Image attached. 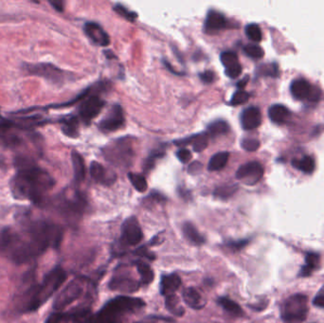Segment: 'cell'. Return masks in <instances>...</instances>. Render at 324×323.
<instances>
[{
  "label": "cell",
  "mask_w": 324,
  "mask_h": 323,
  "mask_svg": "<svg viewBox=\"0 0 324 323\" xmlns=\"http://www.w3.org/2000/svg\"><path fill=\"white\" fill-rule=\"evenodd\" d=\"M50 248V235L34 221H28L20 230L5 228L0 232V252L16 264L32 262Z\"/></svg>",
  "instance_id": "1"
},
{
  "label": "cell",
  "mask_w": 324,
  "mask_h": 323,
  "mask_svg": "<svg viewBox=\"0 0 324 323\" xmlns=\"http://www.w3.org/2000/svg\"><path fill=\"white\" fill-rule=\"evenodd\" d=\"M16 163L18 170L10 184L14 198L38 206L45 204L48 192L55 185L54 178L26 156L16 158Z\"/></svg>",
  "instance_id": "2"
},
{
  "label": "cell",
  "mask_w": 324,
  "mask_h": 323,
  "mask_svg": "<svg viewBox=\"0 0 324 323\" xmlns=\"http://www.w3.org/2000/svg\"><path fill=\"white\" fill-rule=\"evenodd\" d=\"M66 280V272L61 266H56L50 270L40 284H34L28 289L24 296L25 300L22 306V312L32 313L37 311L57 292Z\"/></svg>",
  "instance_id": "3"
},
{
  "label": "cell",
  "mask_w": 324,
  "mask_h": 323,
  "mask_svg": "<svg viewBox=\"0 0 324 323\" xmlns=\"http://www.w3.org/2000/svg\"><path fill=\"white\" fill-rule=\"evenodd\" d=\"M308 298L302 294L289 296L280 308L282 318L286 323H302L308 314Z\"/></svg>",
  "instance_id": "4"
},
{
  "label": "cell",
  "mask_w": 324,
  "mask_h": 323,
  "mask_svg": "<svg viewBox=\"0 0 324 323\" xmlns=\"http://www.w3.org/2000/svg\"><path fill=\"white\" fill-rule=\"evenodd\" d=\"M23 68L28 74L44 78L52 84H62L66 79V73L52 64H25Z\"/></svg>",
  "instance_id": "5"
},
{
  "label": "cell",
  "mask_w": 324,
  "mask_h": 323,
  "mask_svg": "<svg viewBox=\"0 0 324 323\" xmlns=\"http://www.w3.org/2000/svg\"><path fill=\"white\" fill-rule=\"evenodd\" d=\"M106 158L108 162L116 165H129L133 158V149L131 144H128L126 140H117L116 144L108 145L104 151Z\"/></svg>",
  "instance_id": "6"
},
{
  "label": "cell",
  "mask_w": 324,
  "mask_h": 323,
  "mask_svg": "<svg viewBox=\"0 0 324 323\" xmlns=\"http://www.w3.org/2000/svg\"><path fill=\"white\" fill-rule=\"evenodd\" d=\"M84 280L82 278H75L70 282L66 288H64L62 292L57 296L54 300V307L60 311L73 302L78 300L82 295L84 290Z\"/></svg>",
  "instance_id": "7"
},
{
  "label": "cell",
  "mask_w": 324,
  "mask_h": 323,
  "mask_svg": "<svg viewBox=\"0 0 324 323\" xmlns=\"http://www.w3.org/2000/svg\"><path fill=\"white\" fill-rule=\"evenodd\" d=\"M144 232L135 216L127 218L122 226V239L126 244L135 246L142 242Z\"/></svg>",
  "instance_id": "8"
},
{
  "label": "cell",
  "mask_w": 324,
  "mask_h": 323,
  "mask_svg": "<svg viewBox=\"0 0 324 323\" xmlns=\"http://www.w3.org/2000/svg\"><path fill=\"white\" fill-rule=\"evenodd\" d=\"M264 172L261 163L248 162L242 165L236 172V178L246 185H254L262 180Z\"/></svg>",
  "instance_id": "9"
},
{
  "label": "cell",
  "mask_w": 324,
  "mask_h": 323,
  "mask_svg": "<svg viewBox=\"0 0 324 323\" xmlns=\"http://www.w3.org/2000/svg\"><path fill=\"white\" fill-rule=\"evenodd\" d=\"M86 206V200L80 194H76L72 198L66 196L59 198L57 208L64 216H80Z\"/></svg>",
  "instance_id": "10"
},
{
  "label": "cell",
  "mask_w": 324,
  "mask_h": 323,
  "mask_svg": "<svg viewBox=\"0 0 324 323\" xmlns=\"http://www.w3.org/2000/svg\"><path fill=\"white\" fill-rule=\"evenodd\" d=\"M124 124V116L122 108L120 106H114L108 112V115L100 120L99 127L102 131L114 132L122 127Z\"/></svg>",
  "instance_id": "11"
},
{
  "label": "cell",
  "mask_w": 324,
  "mask_h": 323,
  "mask_svg": "<svg viewBox=\"0 0 324 323\" xmlns=\"http://www.w3.org/2000/svg\"><path fill=\"white\" fill-rule=\"evenodd\" d=\"M104 106V102L98 96H91L82 102L79 114L84 122H90L97 117Z\"/></svg>",
  "instance_id": "12"
},
{
  "label": "cell",
  "mask_w": 324,
  "mask_h": 323,
  "mask_svg": "<svg viewBox=\"0 0 324 323\" xmlns=\"http://www.w3.org/2000/svg\"><path fill=\"white\" fill-rule=\"evenodd\" d=\"M262 114L260 109L255 106L246 108L241 115V124L244 130H253L261 126Z\"/></svg>",
  "instance_id": "13"
},
{
  "label": "cell",
  "mask_w": 324,
  "mask_h": 323,
  "mask_svg": "<svg viewBox=\"0 0 324 323\" xmlns=\"http://www.w3.org/2000/svg\"><path fill=\"white\" fill-rule=\"evenodd\" d=\"M84 32L94 43L98 45L106 46L110 43V39L108 34L97 23L94 22L86 23L84 25Z\"/></svg>",
  "instance_id": "14"
},
{
  "label": "cell",
  "mask_w": 324,
  "mask_h": 323,
  "mask_svg": "<svg viewBox=\"0 0 324 323\" xmlns=\"http://www.w3.org/2000/svg\"><path fill=\"white\" fill-rule=\"evenodd\" d=\"M109 288L112 290L133 293L138 289L140 286L134 278L124 275H118L111 280V282H109Z\"/></svg>",
  "instance_id": "15"
},
{
  "label": "cell",
  "mask_w": 324,
  "mask_h": 323,
  "mask_svg": "<svg viewBox=\"0 0 324 323\" xmlns=\"http://www.w3.org/2000/svg\"><path fill=\"white\" fill-rule=\"evenodd\" d=\"M226 25H228L226 19L224 16V14H222L221 12L214 10L208 12L207 18L205 21V30L208 34L221 30L225 28Z\"/></svg>",
  "instance_id": "16"
},
{
  "label": "cell",
  "mask_w": 324,
  "mask_h": 323,
  "mask_svg": "<svg viewBox=\"0 0 324 323\" xmlns=\"http://www.w3.org/2000/svg\"><path fill=\"white\" fill-rule=\"evenodd\" d=\"M290 90L294 98L298 100H306L311 98L314 91L310 82L306 81V79H297L292 82L290 86Z\"/></svg>",
  "instance_id": "17"
},
{
  "label": "cell",
  "mask_w": 324,
  "mask_h": 323,
  "mask_svg": "<svg viewBox=\"0 0 324 323\" xmlns=\"http://www.w3.org/2000/svg\"><path fill=\"white\" fill-rule=\"evenodd\" d=\"M181 286V278L178 274H169L162 276L160 282V293L165 296L174 295Z\"/></svg>",
  "instance_id": "18"
},
{
  "label": "cell",
  "mask_w": 324,
  "mask_h": 323,
  "mask_svg": "<svg viewBox=\"0 0 324 323\" xmlns=\"http://www.w3.org/2000/svg\"><path fill=\"white\" fill-rule=\"evenodd\" d=\"M182 296L185 304L192 309H201L205 306L203 298L196 288H186L182 293Z\"/></svg>",
  "instance_id": "19"
},
{
  "label": "cell",
  "mask_w": 324,
  "mask_h": 323,
  "mask_svg": "<svg viewBox=\"0 0 324 323\" xmlns=\"http://www.w3.org/2000/svg\"><path fill=\"white\" fill-rule=\"evenodd\" d=\"M270 118L276 124H284L288 122L291 116L290 111L282 104H274L268 110Z\"/></svg>",
  "instance_id": "20"
},
{
  "label": "cell",
  "mask_w": 324,
  "mask_h": 323,
  "mask_svg": "<svg viewBox=\"0 0 324 323\" xmlns=\"http://www.w3.org/2000/svg\"><path fill=\"white\" fill-rule=\"evenodd\" d=\"M182 232L185 236V238L189 241V242L196 244V246H201L206 242V239L203 235L198 232V228H196V226L190 223V222H186L183 224L182 228Z\"/></svg>",
  "instance_id": "21"
},
{
  "label": "cell",
  "mask_w": 324,
  "mask_h": 323,
  "mask_svg": "<svg viewBox=\"0 0 324 323\" xmlns=\"http://www.w3.org/2000/svg\"><path fill=\"white\" fill-rule=\"evenodd\" d=\"M90 174L93 180L104 184L113 183V181L115 180L114 178H111L110 176H108V170L102 164H100L99 162H94L91 163Z\"/></svg>",
  "instance_id": "22"
},
{
  "label": "cell",
  "mask_w": 324,
  "mask_h": 323,
  "mask_svg": "<svg viewBox=\"0 0 324 323\" xmlns=\"http://www.w3.org/2000/svg\"><path fill=\"white\" fill-rule=\"evenodd\" d=\"M176 145H188L192 144L194 151L196 153L203 152L208 147V136L206 134H200V135L192 136H190L187 140H182L176 142Z\"/></svg>",
  "instance_id": "23"
},
{
  "label": "cell",
  "mask_w": 324,
  "mask_h": 323,
  "mask_svg": "<svg viewBox=\"0 0 324 323\" xmlns=\"http://www.w3.org/2000/svg\"><path fill=\"white\" fill-rule=\"evenodd\" d=\"M72 165L74 170V178L77 183H80L86 178V164L81 154L77 152H72Z\"/></svg>",
  "instance_id": "24"
},
{
  "label": "cell",
  "mask_w": 324,
  "mask_h": 323,
  "mask_svg": "<svg viewBox=\"0 0 324 323\" xmlns=\"http://www.w3.org/2000/svg\"><path fill=\"white\" fill-rule=\"evenodd\" d=\"M306 262V264L302 266V268L300 270V276L302 277L310 276L318 268L320 262V254L315 253V252L307 253Z\"/></svg>",
  "instance_id": "25"
},
{
  "label": "cell",
  "mask_w": 324,
  "mask_h": 323,
  "mask_svg": "<svg viewBox=\"0 0 324 323\" xmlns=\"http://www.w3.org/2000/svg\"><path fill=\"white\" fill-rule=\"evenodd\" d=\"M136 270L140 273V284L144 286H148L150 284L154 278V273L152 268L142 260H138L136 262Z\"/></svg>",
  "instance_id": "26"
},
{
  "label": "cell",
  "mask_w": 324,
  "mask_h": 323,
  "mask_svg": "<svg viewBox=\"0 0 324 323\" xmlns=\"http://www.w3.org/2000/svg\"><path fill=\"white\" fill-rule=\"evenodd\" d=\"M230 158V153L228 152H219L216 154L208 162V169L212 172L216 170H220L224 169L228 162Z\"/></svg>",
  "instance_id": "27"
},
{
  "label": "cell",
  "mask_w": 324,
  "mask_h": 323,
  "mask_svg": "<svg viewBox=\"0 0 324 323\" xmlns=\"http://www.w3.org/2000/svg\"><path fill=\"white\" fill-rule=\"evenodd\" d=\"M218 304L222 306V308L228 314H232L235 316H243L244 312L241 306L226 296H220L218 298Z\"/></svg>",
  "instance_id": "28"
},
{
  "label": "cell",
  "mask_w": 324,
  "mask_h": 323,
  "mask_svg": "<svg viewBox=\"0 0 324 323\" xmlns=\"http://www.w3.org/2000/svg\"><path fill=\"white\" fill-rule=\"evenodd\" d=\"M293 166L306 174H312L316 168V163L312 156H306L300 160H293Z\"/></svg>",
  "instance_id": "29"
},
{
  "label": "cell",
  "mask_w": 324,
  "mask_h": 323,
  "mask_svg": "<svg viewBox=\"0 0 324 323\" xmlns=\"http://www.w3.org/2000/svg\"><path fill=\"white\" fill-rule=\"evenodd\" d=\"M78 128H79V122L77 118L68 117L63 120L62 130L66 135L75 138L78 135Z\"/></svg>",
  "instance_id": "30"
},
{
  "label": "cell",
  "mask_w": 324,
  "mask_h": 323,
  "mask_svg": "<svg viewBox=\"0 0 324 323\" xmlns=\"http://www.w3.org/2000/svg\"><path fill=\"white\" fill-rule=\"evenodd\" d=\"M230 131V126L225 120H216L208 126V132L212 136L225 135Z\"/></svg>",
  "instance_id": "31"
},
{
  "label": "cell",
  "mask_w": 324,
  "mask_h": 323,
  "mask_svg": "<svg viewBox=\"0 0 324 323\" xmlns=\"http://www.w3.org/2000/svg\"><path fill=\"white\" fill-rule=\"evenodd\" d=\"M165 306L172 314H176V316H182L184 314V309L180 304V298L176 295L166 296Z\"/></svg>",
  "instance_id": "32"
},
{
  "label": "cell",
  "mask_w": 324,
  "mask_h": 323,
  "mask_svg": "<svg viewBox=\"0 0 324 323\" xmlns=\"http://www.w3.org/2000/svg\"><path fill=\"white\" fill-rule=\"evenodd\" d=\"M128 178L130 180L131 184L134 186V188L140 192H144L148 188V184H147L146 178L142 174L129 172L128 174Z\"/></svg>",
  "instance_id": "33"
},
{
  "label": "cell",
  "mask_w": 324,
  "mask_h": 323,
  "mask_svg": "<svg viewBox=\"0 0 324 323\" xmlns=\"http://www.w3.org/2000/svg\"><path fill=\"white\" fill-rule=\"evenodd\" d=\"M220 60H221V63L223 64V66H225L226 68H232L235 64H239L238 56L234 52H222L221 56H220Z\"/></svg>",
  "instance_id": "34"
},
{
  "label": "cell",
  "mask_w": 324,
  "mask_h": 323,
  "mask_svg": "<svg viewBox=\"0 0 324 323\" xmlns=\"http://www.w3.org/2000/svg\"><path fill=\"white\" fill-rule=\"evenodd\" d=\"M237 187L234 185H224L221 187H218L214 190V196L216 198H220V199H228L230 198L234 192H236Z\"/></svg>",
  "instance_id": "35"
},
{
  "label": "cell",
  "mask_w": 324,
  "mask_h": 323,
  "mask_svg": "<svg viewBox=\"0 0 324 323\" xmlns=\"http://www.w3.org/2000/svg\"><path fill=\"white\" fill-rule=\"evenodd\" d=\"M244 52L252 59H261L264 55V52L260 46L248 44L244 48Z\"/></svg>",
  "instance_id": "36"
},
{
  "label": "cell",
  "mask_w": 324,
  "mask_h": 323,
  "mask_svg": "<svg viewBox=\"0 0 324 323\" xmlns=\"http://www.w3.org/2000/svg\"><path fill=\"white\" fill-rule=\"evenodd\" d=\"M246 34L253 42H260L262 40V30L256 24H250L246 27Z\"/></svg>",
  "instance_id": "37"
},
{
  "label": "cell",
  "mask_w": 324,
  "mask_h": 323,
  "mask_svg": "<svg viewBox=\"0 0 324 323\" xmlns=\"http://www.w3.org/2000/svg\"><path fill=\"white\" fill-rule=\"evenodd\" d=\"M164 154H165V152H164L163 148L160 149V150L154 151L153 153L150 154V156L146 160L145 164H144V170H146V172H149L151 169H153L156 162L160 158H162V156H164Z\"/></svg>",
  "instance_id": "38"
},
{
  "label": "cell",
  "mask_w": 324,
  "mask_h": 323,
  "mask_svg": "<svg viewBox=\"0 0 324 323\" xmlns=\"http://www.w3.org/2000/svg\"><path fill=\"white\" fill-rule=\"evenodd\" d=\"M250 99V94L244 90H238L236 91L232 98L230 104L236 106H241L246 104Z\"/></svg>",
  "instance_id": "39"
},
{
  "label": "cell",
  "mask_w": 324,
  "mask_h": 323,
  "mask_svg": "<svg viewBox=\"0 0 324 323\" xmlns=\"http://www.w3.org/2000/svg\"><path fill=\"white\" fill-rule=\"evenodd\" d=\"M241 145H242L244 150L248 151V152H254L259 149L260 142L255 138H244Z\"/></svg>",
  "instance_id": "40"
},
{
  "label": "cell",
  "mask_w": 324,
  "mask_h": 323,
  "mask_svg": "<svg viewBox=\"0 0 324 323\" xmlns=\"http://www.w3.org/2000/svg\"><path fill=\"white\" fill-rule=\"evenodd\" d=\"M114 10H115L116 12H118L120 14H122V16H124L126 19H128V20H130V21H134L136 18H138V14H136V12H133L128 10L127 8L124 7V6H122V5H117V6H115Z\"/></svg>",
  "instance_id": "41"
},
{
  "label": "cell",
  "mask_w": 324,
  "mask_h": 323,
  "mask_svg": "<svg viewBox=\"0 0 324 323\" xmlns=\"http://www.w3.org/2000/svg\"><path fill=\"white\" fill-rule=\"evenodd\" d=\"M260 73L264 75H268L271 77H276L278 75V66L275 64L262 66L260 68Z\"/></svg>",
  "instance_id": "42"
},
{
  "label": "cell",
  "mask_w": 324,
  "mask_h": 323,
  "mask_svg": "<svg viewBox=\"0 0 324 323\" xmlns=\"http://www.w3.org/2000/svg\"><path fill=\"white\" fill-rule=\"evenodd\" d=\"M242 73V66L240 63L235 64L232 68H226V74L228 77H230V79H236L238 78Z\"/></svg>",
  "instance_id": "43"
},
{
  "label": "cell",
  "mask_w": 324,
  "mask_h": 323,
  "mask_svg": "<svg viewBox=\"0 0 324 323\" xmlns=\"http://www.w3.org/2000/svg\"><path fill=\"white\" fill-rule=\"evenodd\" d=\"M250 242L248 240H238V241H230L226 244V246L234 252H239L244 248Z\"/></svg>",
  "instance_id": "44"
},
{
  "label": "cell",
  "mask_w": 324,
  "mask_h": 323,
  "mask_svg": "<svg viewBox=\"0 0 324 323\" xmlns=\"http://www.w3.org/2000/svg\"><path fill=\"white\" fill-rule=\"evenodd\" d=\"M176 156H178V160L182 163H187L192 158V154L188 149H185V148L178 150V153H176Z\"/></svg>",
  "instance_id": "45"
},
{
  "label": "cell",
  "mask_w": 324,
  "mask_h": 323,
  "mask_svg": "<svg viewBox=\"0 0 324 323\" xmlns=\"http://www.w3.org/2000/svg\"><path fill=\"white\" fill-rule=\"evenodd\" d=\"M199 77L202 81L206 84H210L214 81V73L210 70H207V72L199 74Z\"/></svg>",
  "instance_id": "46"
},
{
  "label": "cell",
  "mask_w": 324,
  "mask_h": 323,
  "mask_svg": "<svg viewBox=\"0 0 324 323\" xmlns=\"http://www.w3.org/2000/svg\"><path fill=\"white\" fill-rule=\"evenodd\" d=\"M64 316L61 313H54L52 314L46 320L45 323H61L63 320Z\"/></svg>",
  "instance_id": "47"
},
{
  "label": "cell",
  "mask_w": 324,
  "mask_h": 323,
  "mask_svg": "<svg viewBox=\"0 0 324 323\" xmlns=\"http://www.w3.org/2000/svg\"><path fill=\"white\" fill-rule=\"evenodd\" d=\"M136 253H138L136 255H140V256H144L145 258L147 259H150V260H154V255L152 252H148L146 248H138Z\"/></svg>",
  "instance_id": "48"
},
{
  "label": "cell",
  "mask_w": 324,
  "mask_h": 323,
  "mask_svg": "<svg viewBox=\"0 0 324 323\" xmlns=\"http://www.w3.org/2000/svg\"><path fill=\"white\" fill-rule=\"evenodd\" d=\"M201 166H202V165H201L199 162H194V163L190 164L189 167V172L192 174H196V172H199L200 169H201Z\"/></svg>",
  "instance_id": "49"
},
{
  "label": "cell",
  "mask_w": 324,
  "mask_h": 323,
  "mask_svg": "<svg viewBox=\"0 0 324 323\" xmlns=\"http://www.w3.org/2000/svg\"><path fill=\"white\" fill-rule=\"evenodd\" d=\"M313 304H314V306H318V307L324 308V295L316 296Z\"/></svg>",
  "instance_id": "50"
},
{
  "label": "cell",
  "mask_w": 324,
  "mask_h": 323,
  "mask_svg": "<svg viewBox=\"0 0 324 323\" xmlns=\"http://www.w3.org/2000/svg\"><path fill=\"white\" fill-rule=\"evenodd\" d=\"M248 79H250V78H248V76L244 77L242 81H240L239 82H238L237 86H238L239 88H244V86H246V84H248Z\"/></svg>",
  "instance_id": "51"
},
{
  "label": "cell",
  "mask_w": 324,
  "mask_h": 323,
  "mask_svg": "<svg viewBox=\"0 0 324 323\" xmlns=\"http://www.w3.org/2000/svg\"><path fill=\"white\" fill-rule=\"evenodd\" d=\"M52 5L54 6L55 9L58 10L59 12L63 10L64 6L62 2H52Z\"/></svg>",
  "instance_id": "52"
},
{
  "label": "cell",
  "mask_w": 324,
  "mask_h": 323,
  "mask_svg": "<svg viewBox=\"0 0 324 323\" xmlns=\"http://www.w3.org/2000/svg\"><path fill=\"white\" fill-rule=\"evenodd\" d=\"M136 323H142V322H136Z\"/></svg>",
  "instance_id": "53"
}]
</instances>
